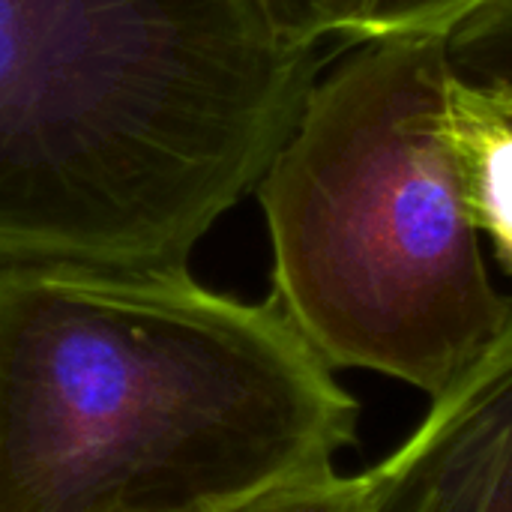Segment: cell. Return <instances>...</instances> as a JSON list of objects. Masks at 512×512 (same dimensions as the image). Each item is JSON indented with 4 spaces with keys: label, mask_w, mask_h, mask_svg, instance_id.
Here are the masks:
<instances>
[{
    "label": "cell",
    "mask_w": 512,
    "mask_h": 512,
    "mask_svg": "<svg viewBox=\"0 0 512 512\" xmlns=\"http://www.w3.org/2000/svg\"><path fill=\"white\" fill-rule=\"evenodd\" d=\"M315 78L249 0H0V261L186 270Z\"/></svg>",
    "instance_id": "2"
},
{
    "label": "cell",
    "mask_w": 512,
    "mask_h": 512,
    "mask_svg": "<svg viewBox=\"0 0 512 512\" xmlns=\"http://www.w3.org/2000/svg\"><path fill=\"white\" fill-rule=\"evenodd\" d=\"M447 57L462 84L512 96V0H495L447 36Z\"/></svg>",
    "instance_id": "6"
},
{
    "label": "cell",
    "mask_w": 512,
    "mask_h": 512,
    "mask_svg": "<svg viewBox=\"0 0 512 512\" xmlns=\"http://www.w3.org/2000/svg\"><path fill=\"white\" fill-rule=\"evenodd\" d=\"M492 3L495 0H372L348 42L447 39Z\"/></svg>",
    "instance_id": "8"
},
{
    "label": "cell",
    "mask_w": 512,
    "mask_h": 512,
    "mask_svg": "<svg viewBox=\"0 0 512 512\" xmlns=\"http://www.w3.org/2000/svg\"><path fill=\"white\" fill-rule=\"evenodd\" d=\"M453 108L480 231L492 237L498 261L512 273V129L495 117L483 93L459 78Z\"/></svg>",
    "instance_id": "5"
},
{
    "label": "cell",
    "mask_w": 512,
    "mask_h": 512,
    "mask_svg": "<svg viewBox=\"0 0 512 512\" xmlns=\"http://www.w3.org/2000/svg\"><path fill=\"white\" fill-rule=\"evenodd\" d=\"M366 492V471L345 477L336 468H321L279 483L231 512H363Z\"/></svg>",
    "instance_id": "9"
},
{
    "label": "cell",
    "mask_w": 512,
    "mask_h": 512,
    "mask_svg": "<svg viewBox=\"0 0 512 512\" xmlns=\"http://www.w3.org/2000/svg\"><path fill=\"white\" fill-rule=\"evenodd\" d=\"M477 93H483V90H477ZM483 99L489 102V108L495 111V117L512 129V96H495V93H483Z\"/></svg>",
    "instance_id": "10"
},
{
    "label": "cell",
    "mask_w": 512,
    "mask_h": 512,
    "mask_svg": "<svg viewBox=\"0 0 512 512\" xmlns=\"http://www.w3.org/2000/svg\"><path fill=\"white\" fill-rule=\"evenodd\" d=\"M366 486L363 512H512V318Z\"/></svg>",
    "instance_id": "4"
},
{
    "label": "cell",
    "mask_w": 512,
    "mask_h": 512,
    "mask_svg": "<svg viewBox=\"0 0 512 512\" xmlns=\"http://www.w3.org/2000/svg\"><path fill=\"white\" fill-rule=\"evenodd\" d=\"M357 414L273 297L0 261V512H231L333 468Z\"/></svg>",
    "instance_id": "1"
},
{
    "label": "cell",
    "mask_w": 512,
    "mask_h": 512,
    "mask_svg": "<svg viewBox=\"0 0 512 512\" xmlns=\"http://www.w3.org/2000/svg\"><path fill=\"white\" fill-rule=\"evenodd\" d=\"M267 33L291 51H318L330 36L351 39L372 0H249Z\"/></svg>",
    "instance_id": "7"
},
{
    "label": "cell",
    "mask_w": 512,
    "mask_h": 512,
    "mask_svg": "<svg viewBox=\"0 0 512 512\" xmlns=\"http://www.w3.org/2000/svg\"><path fill=\"white\" fill-rule=\"evenodd\" d=\"M315 78L255 186L273 300L336 369L441 396L501 339L447 39H369Z\"/></svg>",
    "instance_id": "3"
}]
</instances>
